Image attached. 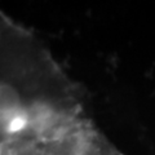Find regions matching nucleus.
I'll return each instance as SVG.
<instances>
[{"instance_id": "nucleus-1", "label": "nucleus", "mask_w": 155, "mask_h": 155, "mask_svg": "<svg viewBox=\"0 0 155 155\" xmlns=\"http://www.w3.org/2000/svg\"><path fill=\"white\" fill-rule=\"evenodd\" d=\"M0 155H123L74 98L41 104L28 123L2 137Z\"/></svg>"}]
</instances>
